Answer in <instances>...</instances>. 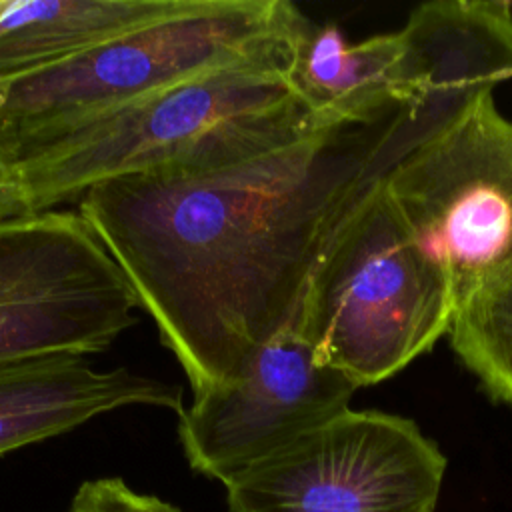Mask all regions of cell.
Segmentation results:
<instances>
[{"instance_id": "obj_1", "label": "cell", "mask_w": 512, "mask_h": 512, "mask_svg": "<svg viewBox=\"0 0 512 512\" xmlns=\"http://www.w3.org/2000/svg\"><path fill=\"white\" fill-rule=\"evenodd\" d=\"M446 120L406 104L368 120L320 118L298 138L218 170L100 182L78 212L198 396L296 330L312 268L340 218Z\"/></svg>"}, {"instance_id": "obj_2", "label": "cell", "mask_w": 512, "mask_h": 512, "mask_svg": "<svg viewBox=\"0 0 512 512\" xmlns=\"http://www.w3.org/2000/svg\"><path fill=\"white\" fill-rule=\"evenodd\" d=\"M296 56L214 68L58 134L4 160L32 212L80 200L92 186L156 170H218L304 134L316 116L294 92Z\"/></svg>"}, {"instance_id": "obj_3", "label": "cell", "mask_w": 512, "mask_h": 512, "mask_svg": "<svg viewBox=\"0 0 512 512\" xmlns=\"http://www.w3.org/2000/svg\"><path fill=\"white\" fill-rule=\"evenodd\" d=\"M312 22L288 0H198L82 54L0 82V160L190 76L296 56Z\"/></svg>"}, {"instance_id": "obj_4", "label": "cell", "mask_w": 512, "mask_h": 512, "mask_svg": "<svg viewBox=\"0 0 512 512\" xmlns=\"http://www.w3.org/2000/svg\"><path fill=\"white\" fill-rule=\"evenodd\" d=\"M454 310L444 274L416 246L378 178L328 236L296 332L360 388L428 352L448 334Z\"/></svg>"}, {"instance_id": "obj_5", "label": "cell", "mask_w": 512, "mask_h": 512, "mask_svg": "<svg viewBox=\"0 0 512 512\" xmlns=\"http://www.w3.org/2000/svg\"><path fill=\"white\" fill-rule=\"evenodd\" d=\"M382 186L456 306L512 264V120L492 90L414 144Z\"/></svg>"}, {"instance_id": "obj_6", "label": "cell", "mask_w": 512, "mask_h": 512, "mask_svg": "<svg viewBox=\"0 0 512 512\" xmlns=\"http://www.w3.org/2000/svg\"><path fill=\"white\" fill-rule=\"evenodd\" d=\"M124 272L78 210L0 222V368L104 352L138 322Z\"/></svg>"}, {"instance_id": "obj_7", "label": "cell", "mask_w": 512, "mask_h": 512, "mask_svg": "<svg viewBox=\"0 0 512 512\" xmlns=\"http://www.w3.org/2000/svg\"><path fill=\"white\" fill-rule=\"evenodd\" d=\"M448 460L420 426L344 410L224 484L228 512H434Z\"/></svg>"}, {"instance_id": "obj_8", "label": "cell", "mask_w": 512, "mask_h": 512, "mask_svg": "<svg viewBox=\"0 0 512 512\" xmlns=\"http://www.w3.org/2000/svg\"><path fill=\"white\" fill-rule=\"evenodd\" d=\"M358 386L320 362L296 330L266 342L242 372L178 412L188 466L226 484L350 408Z\"/></svg>"}, {"instance_id": "obj_9", "label": "cell", "mask_w": 512, "mask_h": 512, "mask_svg": "<svg viewBox=\"0 0 512 512\" xmlns=\"http://www.w3.org/2000/svg\"><path fill=\"white\" fill-rule=\"evenodd\" d=\"M398 36L392 96L416 110L454 116L512 76V4L434 0L420 4Z\"/></svg>"}, {"instance_id": "obj_10", "label": "cell", "mask_w": 512, "mask_h": 512, "mask_svg": "<svg viewBox=\"0 0 512 512\" xmlns=\"http://www.w3.org/2000/svg\"><path fill=\"white\" fill-rule=\"evenodd\" d=\"M128 406L184 408L182 388L128 368L96 370L86 356L0 368V456Z\"/></svg>"}, {"instance_id": "obj_11", "label": "cell", "mask_w": 512, "mask_h": 512, "mask_svg": "<svg viewBox=\"0 0 512 512\" xmlns=\"http://www.w3.org/2000/svg\"><path fill=\"white\" fill-rule=\"evenodd\" d=\"M198 0H10L0 14V82L82 54Z\"/></svg>"}, {"instance_id": "obj_12", "label": "cell", "mask_w": 512, "mask_h": 512, "mask_svg": "<svg viewBox=\"0 0 512 512\" xmlns=\"http://www.w3.org/2000/svg\"><path fill=\"white\" fill-rule=\"evenodd\" d=\"M398 36L348 44L334 24H310L290 72L298 98L322 118L368 120L400 104L392 96Z\"/></svg>"}, {"instance_id": "obj_13", "label": "cell", "mask_w": 512, "mask_h": 512, "mask_svg": "<svg viewBox=\"0 0 512 512\" xmlns=\"http://www.w3.org/2000/svg\"><path fill=\"white\" fill-rule=\"evenodd\" d=\"M448 334L456 356L486 394L512 406V264L456 306Z\"/></svg>"}, {"instance_id": "obj_14", "label": "cell", "mask_w": 512, "mask_h": 512, "mask_svg": "<svg viewBox=\"0 0 512 512\" xmlns=\"http://www.w3.org/2000/svg\"><path fill=\"white\" fill-rule=\"evenodd\" d=\"M66 512H184L176 504L138 492L122 476H102L84 480Z\"/></svg>"}, {"instance_id": "obj_15", "label": "cell", "mask_w": 512, "mask_h": 512, "mask_svg": "<svg viewBox=\"0 0 512 512\" xmlns=\"http://www.w3.org/2000/svg\"><path fill=\"white\" fill-rule=\"evenodd\" d=\"M26 214H34V212L30 210L16 178L0 160V222L26 216Z\"/></svg>"}, {"instance_id": "obj_16", "label": "cell", "mask_w": 512, "mask_h": 512, "mask_svg": "<svg viewBox=\"0 0 512 512\" xmlns=\"http://www.w3.org/2000/svg\"><path fill=\"white\" fill-rule=\"evenodd\" d=\"M8 2H10V0H0V14H2V10L8 6Z\"/></svg>"}]
</instances>
